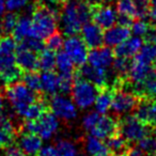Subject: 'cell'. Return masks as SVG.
<instances>
[{
    "instance_id": "cell-51",
    "label": "cell",
    "mask_w": 156,
    "mask_h": 156,
    "mask_svg": "<svg viewBox=\"0 0 156 156\" xmlns=\"http://www.w3.org/2000/svg\"><path fill=\"white\" fill-rule=\"evenodd\" d=\"M3 113V92L0 91V115Z\"/></svg>"
},
{
    "instance_id": "cell-35",
    "label": "cell",
    "mask_w": 156,
    "mask_h": 156,
    "mask_svg": "<svg viewBox=\"0 0 156 156\" xmlns=\"http://www.w3.org/2000/svg\"><path fill=\"white\" fill-rule=\"evenodd\" d=\"M152 29H153V26L150 23H147L143 20H141V18H138V20L133 22L132 24V32L136 37H145L147 39V37L150 34Z\"/></svg>"
},
{
    "instance_id": "cell-40",
    "label": "cell",
    "mask_w": 156,
    "mask_h": 156,
    "mask_svg": "<svg viewBox=\"0 0 156 156\" xmlns=\"http://www.w3.org/2000/svg\"><path fill=\"white\" fill-rule=\"evenodd\" d=\"M135 8H136L137 18H145L149 15L150 8H151V2L150 0H134Z\"/></svg>"
},
{
    "instance_id": "cell-33",
    "label": "cell",
    "mask_w": 156,
    "mask_h": 156,
    "mask_svg": "<svg viewBox=\"0 0 156 156\" xmlns=\"http://www.w3.org/2000/svg\"><path fill=\"white\" fill-rule=\"evenodd\" d=\"M55 147L60 156H78V150L76 145L67 139L57 140Z\"/></svg>"
},
{
    "instance_id": "cell-55",
    "label": "cell",
    "mask_w": 156,
    "mask_h": 156,
    "mask_svg": "<svg viewBox=\"0 0 156 156\" xmlns=\"http://www.w3.org/2000/svg\"><path fill=\"white\" fill-rule=\"evenodd\" d=\"M154 133H155V135H156V125H155V128H154Z\"/></svg>"
},
{
    "instance_id": "cell-2",
    "label": "cell",
    "mask_w": 156,
    "mask_h": 156,
    "mask_svg": "<svg viewBox=\"0 0 156 156\" xmlns=\"http://www.w3.org/2000/svg\"><path fill=\"white\" fill-rule=\"evenodd\" d=\"M16 47L13 37L9 34L0 37V79L5 86L18 81L24 74L16 63Z\"/></svg>"
},
{
    "instance_id": "cell-49",
    "label": "cell",
    "mask_w": 156,
    "mask_h": 156,
    "mask_svg": "<svg viewBox=\"0 0 156 156\" xmlns=\"http://www.w3.org/2000/svg\"><path fill=\"white\" fill-rule=\"evenodd\" d=\"M39 1H42V2H46L48 5H62L63 2H64L65 0H39Z\"/></svg>"
},
{
    "instance_id": "cell-24",
    "label": "cell",
    "mask_w": 156,
    "mask_h": 156,
    "mask_svg": "<svg viewBox=\"0 0 156 156\" xmlns=\"http://www.w3.org/2000/svg\"><path fill=\"white\" fill-rule=\"evenodd\" d=\"M106 145L108 147V150L110 151L111 155H117V154H123L126 153L128 147L127 141L124 139V137L122 136L120 133L112 135L109 138H107Z\"/></svg>"
},
{
    "instance_id": "cell-19",
    "label": "cell",
    "mask_w": 156,
    "mask_h": 156,
    "mask_svg": "<svg viewBox=\"0 0 156 156\" xmlns=\"http://www.w3.org/2000/svg\"><path fill=\"white\" fill-rule=\"evenodd\" d=\"M130 30L128 27L123 26H112L106 29L104 33V43L109 47H115L117 45L121 44L125 40L130 37Z\"/></svg>"
},
{
    "instance_id": "cell-28",
    "label": "cell",
    "mask_w": 156,
    "mask_h": 156,
    "mask_svg": "<svg viewBox=\"0 0 156 156\" xmlns=\"http://www.w3.org/2000/svg\"><path fill=\"white\" fill-rule=\"evenodd\" d=\"M22 80L27 87L33 92H35L39 95H44L42 91V83H41V75L37 74V71L34 72H26L23 74Z\"/></svg>"
},
{
    "instance_id": "cell-26",
    "label": "cell",
    "mask_w": 156,
    "mask_h": 156,
    "mask_svg": "<svg viewBox=\"0 0 156 156\" xmlns=\"http://www.w3.org/2000/svg\"><path fill=\"white\" fill-rule=\"evenodd\" d=\"M134 58L147 65H152L156 60V46L151 42L143 44L140 50L134 56Z\"/></svg>"
},
{
    "instance_id": "cell-9",
    "label": "cell",
    "mask_w": 156,
    "mask_h": 156,
    "mask_svg": "<svg viewBox=\"0 0 156 156\" xmlns=\"http://www.w3.org/2000/svg\"><path fill=\"white\" fill-rule=\"evenodd\" d=\"M91 20L102 29H108L117 23V13L111 5L102 2L91 3Z\"/></svg>"
},
{
    "instance_id": "cell-48",
    "label": "cell",
    "mask_w": 156,
    "mask_h": 156,
    "mask_svg": "<svg viewBox=\"0 0 156 156\" xmlns=\"http://www.w3.org/2000/svg\"><path fill=\"white\" fill-rule=\"evenodd\" d=\"M147 42H153L154 45L156 46V27L152 29V31L150 32V34L147 37Z\"/></svg>"
},
{
    "instance_id": "cell-39",
    "label": "cell",
    "mask_w": 156,
    "mask_h": 156,
    "mask_svg": "<svg viewBox=\"0 0 156 156\" xmlns=\"http://www.w3.org/2000/svg\"><path fill=\"white\" fill-rule=\"evenodd\" d=\"M18 43L23 44V45L26 46L28 49L32 50V51H34L35 54H37V55L45 48V43H44L42 40L37 39V37H26V39L22 40V41L18 42Z\"/></svg>"
},
{
    "instance_id": "cell-34",
    "label": "cell",
    "mask_w": 156,
    "mask_h": 156,
    "mask_svg": "<svg viewBox=\"0 0 156 156\" xmlns=\"http://www.w3.org/2000/svg\"><path fill=\"white\" fill-rule=\"evenodd\" d=\"M115 8H117V12L119 14L127 15L132 18H137L134 0H118Z\"/></svg>"
},
{
    "instance_id": "cell-5",
    "label": "cell",
    "mask_w": 156,
    "mask_h": 156,
    "mask_svg": "<svg viewBox=\"0 0 156 156\" xmlns=\"http://www.w3.org/2000/svg\"><path fill=\"white\" fill-rule=\"evenodd\" d=\"M98 93V87H95L90 81L75 75L71 94L73 101L79 108L87 109L89 107H91L95 102Z\"/></svg>"
},
{
    "instance_id": "cell-50",
    "label": "cell",
    "mask_w": 156,
    "mask_h": 156,
    "mask_svg": "<svg viewBox=\"0 0 156 156\" xmlns=\"http://www.w3.org/2000/svg\"><path fill=\"white\" fill-rule=\"evenodd\" d=\"M5 10V0H0V17L3 15Z\"/></svg>"
},
{
    "instance_id": "cell-14",
    "label": "cell",
    "mask_w": 156,
    "mask_h": 156,
    "mask_svg": "<svg viewBox=\"0 0 156 156\" xmlns=\"http://www.w3.org/2000/svg\"><path fill=\"white\" fill-rule=\"evenodd\" d=\"M16 63L24 73L34 72L39 69V60L37 54L28 49L23 44H17L16 47Z\"/></svg>"
},
{
    "instance_id": "cell-7",
    "label": "cell",
    "mask_w": 156,
    "mask_h": 156,
    "mask_svg": "<svg viewBox=\"0 0 156 156\" xmlns=\"http://www.w3.org/2000/svg\"><path fill=\"white\" fill-rule=\"evenodd\" d=\"M113 95L111 107L113 113L117 115H121L134 110L140 98L130 92L129 90H125L123 88H112Z\"/></svg>"
},
{
    "instance_id": "cell-36",
    "label": "cell",
    "mask_w": 156,
    "mask_h": 156,
    "mask_svg": "<svg viewBox=\"0 0 156 156\" xmlns=\"http://www.w3.org/2000/svg\"><path fill=\"white\" fill-rule=\"evenodd\" d=\"M138 147L144 152L147 155H155L156 154V137L151 134L143 137L138 141Z\"/></svg>"
},
{
    "instance_id": "cell-32",
    "label": "cell",
    "mask_w": 156,
    "mask_h": 156,
    "mask_svg": "<svg viewBox=\"0 0 156 156\" xmlns=\"http://www.w3.org/2000/svg\"><path fill=\"white\" fill-rule=\"evenodd\" d=\"M75 74L72 73H60L57 75V86H58V92L62 94L71 93L72 87H73Z\"/></svg>"
},
{
    "instance_id": "cell-44",
    "label": "cell",
    "mask_w": 156,
    "mask_h": 156,
    "mask_svg": "<svg viewBox=\"0 0 156 156\" xmlns=\"http://www.w3.org/2000/svg\"><path fill=\"white\" fill-rule=\"evenodd\" d=\"M37 156H60V155H59L58 151H57L55 147L46 145L44 147H41V150L39 151Z\"/></svg>"
},
{
    "instance_id": "cell-53",
    "label": "cell",
    "mask_w": 156,
    "mask_h": 156,
    "mask_svg": "<svg viewBox=\"0 0 156 156\" xmlns=\"http://www.w3.org/2000/svg\"><path fill=\"white\" fill-rule=\"evenodd\" d=\"M111 156H127L126 153H123V154H117V155H111Z\"/></svg>"
},
{
    "instance_id": "cell-27",
    "label": "cell",
    "mask_w": 156,
    "mask_h": 156,
    "mask_svg": "<svg viewBox=\"0 0 156 156\" xmlns=\"http://www.w3.org/2000/svg\"><path fill=\"white\" fill-rule=\"evenodd\" d=\"M39 69L43 72L54 71L56 67V51L51 49H43L37 56Z\"/></svg>"
},
{
    "instance_id": "cell-42",
    "label": "cell",
    "mask_w": 156,
    "mask_h": 156,
    "mask_svg": "<svg viewBox=\"0 0 156 156\" xmlns=\"http://www.w3.org/2000/svg\"><path fill=\"white\" fill-rule=\"evenodd\" d=\"M29 0H5V8L9 11L13 12L16 10H20L27 5Z\"/></svg>"
},
{
    "instance_id": "cell-22",
    "label": "cell",
    "mask_w": 156,
    "mask_h": 156,
    "mask_svg": "<svg viewBox=\"0 0 156 156\" xmlns=\"http://www.w3.org/2000/svg\"><path fill=\"white\" fill-rule=\"evenodd\" d=\"M112 95L113 89L110 87H106L98 90V96H96L95 102H94L95 109L98 113L105 115L110 109L111 103H112Z\"/></svg>"
},
{
    "instance_id": "cell-29",
    "label": "cell",
    "mask_w": 156,
    "mask_h": 156,
    "mask_svg": "<svg viewBox=\"0 0 156 156\" xmlns=\"http://www.w3.org/2000/svg\"><path fill=\"white\" fill-rule=\"evenodd\" d=\"M56 67L60 73H72L75 74L76 67L71 57L65 51H59L56 55Z\"/></svg>"
},
{
    "instance_id": "cell-54",
    "label": "cell",
    "mask_w": 156,
    "mask_h": 156,
    "mask_svg": "<svg viewBox=\"0 0 156 156\" xmlns=\"http://www.w3.org/2000/svg\"><path fill=\"white\" fill-rule=\"evenodd\" d=\"M154 66H155V69H156V60L154 61Z\"/></svg>"
},
{
    "instance_id": "cell-23",
    "label": "cell",
    "mask_w": 156,
    "mask_h": 156,
    "mask_svg": "<svg viewBox=\"0 0 156 156\" xmlns=\"http://www.w3.org/2000/svg\"><path fill=\"white\" fill-rule=\"evenodd\" d=\"M42 91L44 95L52 98L58 92L57 86V75L54 71H45L41 75Z\"/></svg>"
},
{
    "instance_id": "cell-3",
    "label": "cell",
    "mask_w": 156,
    "mask_h": 156,
    "mask_svg": "<svg viewBox=\"0 0 156 156\" xmlns=\"http://www.w3.org/2000/svg\"><path fill=\"white\" fill-rule=\"evenodd\" d=\"M3 95L8 98L16 115H18L20 117H24L29 105L34 103L39 98L44 96L37 94L29 89L24 83H20V81L5 86Z\"/></svg>"
},
{
    "instance_id": "cell-16",
    "label": "cell",
    "mask_w": 156,
    "mask_h": 156,
    "mask_svg": "<svg viewBox=\"0 0 156 156\" xmlns=\"http://www.w3.org/2000/svg\"><path fill=\"white\" fill-rule=\"evenodd\" d=\"M115 52L112 49H110L109 46H100L88 52V62L96 67L107 69L112 64Z\"/></svg>"
},
{
    "instance_id": "cell-21",
    "label": "cell",
    "mask_w": 156,
    "mask_h": 156,
    "mask_svg": "<svg viewBox=\"0 0 156 156\" xmlns=\"http://www.w3.org/2000/svg\"><path fill=\"white\" fill-rule=\"evenodd\" d=\"M83 142L86 151L90 156H111L106 143H104L102 139L98 137L89 135L85 138Z\"/></svg>"
},
{
    "instance_id": "cell-45",
    "label": "cell",
    "mask_w": 156,
    "mask_h": 156,
    "mask_svg": "<svg viewBox=\"0 0 156 156\" xmlns=\"http://www.w3.org/2000/svg\"><path fill=\"white\" fill-rule=\"evenodd\" d=\"M133 20H134V18L129 17V16H127V15H122V14L117 15L118 25H120V26H123V27H128V28H129V27L132 26V24H133Z\"/></svg>"
},
{
    "instance_id": "cell-20",
    "label": "cell",
    "mask_w": 156,
    "mask_h": 156,
    "mask_svg": "<svg viewBox=\"0 0 156 156\" xmlns=\"http://www.w3.org/2000/svg\"><path fill=\"white\" fill-rule=\"evenodd\" d=\"M20 147L26 156H37L42 147V138L35 134H20Z\"/></svg>"
},
{
    "instance_id": "cell-46",
    "label": "cell",
    "mask_w": 156,
    "mask_h": 156,
    "mask_svg": "<svg viewBox=\"0 0 156 156\" xmlns=\"http://www.w3.org/2000/svg\"><path fill=\"white\" fill-rule=\"evenodd\" d=\"M151 2V8H150V12H149V18H150V24L152 26L155 25L156 26V0H150Z\"/></svg>"
},
{
    "instance_id": "cell-17",
    "label": "cell",
    "mask_w": 156,
    "mask_h": 156,
    "mask_svg": "<svg viewBox=\"0 0 156 156\" xmlns=\"http://www.w3.org/2000/svg\"><path fill=\"white\" fill-rule=\"evenodd\" d=\"M81 37L89 49L100 47L104 43V32L95 23H87L81 27Z\"/></svg>"
},
{
    "instance_id": "cell-15",
    "label": "cell",
    "mask_w": 156,
    "mask_h": 156,
    "mask_svg": "<svg viewBox=\"0 0 156 156\" xmlns=\"http://www.w3.org/2000/svg\"><path fill=\"white\" fill-rule=\"evenodd\" d=\"M92 136L100 139H107L112 135L119 133V121L110 115H103L100 117L96 125L90 130Z\"/></svg>"
},
{
    "instance_id": "cell-41",
    "label": "cell",
    "mask_w": 156,
    "mask_h": 156,
    "mask_svg": "<svg viewBox=\"0 0 156 156\" xmlns=\"http://www.w3.org/2000/svg\"><path fill=\"white\" fill-rule=\"evenodd\" d=\"M98 119H100V113L98 111H91V112L87 113L83 119V127L86 130L90 132L96 125Z\"/></svg>"
},
{
    "instance_id": "cell-12",
    "label": "cell",
    "mask_w": 156,
    "mask_h": 156,
    "mask_svg": "<svg viewBox=\"0 0 156 156\" xmlns=\"http://www.w3.org/2000/svg\"><path fill=\"white\" fill-rule=\"evenodd\" d=\"M135 110V117L149 126L156 125V98H140Z\"/></svg>"
},
{
    "instance_id": "cell-47",
    "label": "cell",
    "mask_w": 156,
    "mask_h": 156,
    "mask_svg": "<svg viewBox=\"0 0 156 156\" xmlns=\"http://www.w3.org/2000/svg\"><path fill=\"white\" fill-rule=\"evenodd\" d=\"M127 156H147V154L142 151L139 147H130L126 151Z\"/></svg>"
},
{
    "instance_id": "cell-10",
    "label": "cell",
    "mask_w": 156,
    "mask_h": 156,
    "mask_svg": "<svg viewBox=\"0 0 156 156\" xmlns=\"http://www.w3.org/2000/svg\"><path fill=\"white\" fill-rule=\"evenodd\" d=\"M75 75L83 78L86 80L93 83L98 89L109 87L108 86V74L106 72V69L102 67H96L91 64H83L79 66L75 72Z\"/></svg>"
},
{
    "instance_id": "cell-30",
    "label": "cell",
    "mask_w": 156,
    "mask_h": 156,
    "mask_svg": "<svg viewBox=\"0 0 156 156\" xmlns=\"http://www.w3.org/2000/svg\"><path fill=\"white\" fill-rule=\"evenodd\" d=\"M17 130L15 126H0V150L15 143Z\"/></svg>"
},
{
    "instance_id": "cell-31",
    "label": "cell",
    "mask_w": 156,
    "mask_h": 156,
    "mask_svg": "<svg viewBox=\"0 0 156 156\" xmlns=\"http://www.w3.org/2000/svg\"><path fill=\"white\" fill-rule=\"evenodd\" d=\"M130 61L127 58H122V57H117L112 62L113 72L117 76V80H125L127 78V74L129 71Z\"/></svg>"
},
{
    "instance_id": "cell-25",
    "label": "cell",
    "mask_w": 156,
    "mask_h": 156,
    "mask_svg": "<svg viewBox=\"0 0 156 156\" xmlns=\"http://www.w3.org/2000/svg\"><path fill=\"white\" fill-rule=\"evenodd\" d=\"M31 32V18L27 16L20 17L16 23L15 28L13 29V37L16 42H20L22 40L30 37Z\"/></svg>"
},
{
    "instance_id": "cell-52",
    "label": "cell",
    "mask_w": 156,
    "mask_h": 156,
    "mask_svg": "<svg viewBox=\"0 0 156 156\" xmlns=\"http://www.w3.org/2000/svg\"><path fill=\"white\" fill-rule=\"evenodd\" d=\"M91 3H95V2H101V0H89Z\"/></svg>"
},
{
    "instance_id": "cell-11",
    "label": "cell",
    "mask_w": 156,
    "mask_h": 156,
    "mask_svg": "<svg viewBox=\"0 0 156 156\" xmlns=\"http://www.w3.org/2000/svg\"><path fill=\"white\" fill-rule=\"evenodd\" d=\"M50 111L56 117L60 118L63 121H72L77 115L76 107L69 98L62 95H54L50 98Z\"/></svg>"
},
{
    "instance_id": "cell-1",
    "label": "cell",
    "mask_w": 156,
    "mask_h": 156,
    "mask_svg": "<svg viewBox=\"0 0 156 156\" xmlns=\"http://www.w3.org/2000/svg\"><path fill=\"white\" fill-rule=\"evenodd\" d=\"M60 10L61 8H52L40 1L34 3V9L31 13L30 37L44 41L57 31V22L60 17Z\"/></svg>"
},
{
    "instance_id": "cell-8",
    "label": "cell",
    "mask_w": 156,
    "mask_h": 156,
    "mask_svg": "<svg viewBox=\"0 0 156 156\" xmlns=\"http://www.w3.org/2000/svg\"><path fill=\"white\" fill-rule=\"evenodd\" d=\"M64 51L71 57L74 64L77 67L81 66L88 61V49L83 37L78 35L69 37L63 43Z\"/></svg>"
},
{
    "instance_id": "cell-18",
    "label": "cell",
    "mask_w": 156,
    "mask_h": 156,
    "mask_svg": "<svg viewBox=\"0 0 156 156\" xmlns=\"http://www.w3.org/2000/svg\"><path fill=\"white\" fill-rule=\"evenodd\" d=\"M143 45V39L140 37H128L121 44L117 45L115 47V57H122V58H132L137 52L140 50V48Z\"/></svg>"
},
{
    "instance_id": "cell-37",
    "label": "cell",
    "mask_w": 156,
    "mask_h": 156,
    "mask_svg": "<svg viewBox=\"0 0 156 156\" xmlns=\"http://www.w3.org/2000/svg\"><path fill=\"white\" fill-rule=\"evenodd\" d=\"M18 18H20V16L16 13H14V12L10 11L8 14H5V17L2 18V20L0 22L3 34H9V33H11L13 31V29L16 26V23H17Z\"/></svg>"
},
{
    "instance_id": "cell-4",
    "label": "cell",
    "mask_w": 156,
    "mask_h": 156,
    "mask_svg": "<svg viewBox=\"0 0 156 156\" xmlns=\"http://www.w3.org/2000/svg\"><path fill=\"white\" fill-rule=\"evenodd\" d=\"M59 20H61L62 33L65 37H73L80 32L83 24L79 20L78 0H65L61 5Z\"/></svg>"
},
{
    "instance_id": "cell-43",
    "label": "cell",
    "mask_w": 156,
    "mask_h": 156,
    "mask_svg": "<svg viewBox=\"0 0 156 156\" xmlns=\"http://www.w3.org/2000/svg\"><path fill=\"white\" fill-rule=\"evenodd\" d=\"M5 156H26V155L23 152V150L20 149V145L13 143L12 145H10V147H8L5 149Z\"/></svg>"
},
{
    "instance_id": "cell-6",
    "label": "cell",
    "mask_w": 156,
    "mask_h": 156,
    "mask_svg": "<svg viewBox=\"0 0 156 156\" xmlns=\"http://www.w3.org/2000/svg\"><path fill=\"white\" fill-rule=\"evenodd\" d=\"M119 133L127 142H138L151 134L150 126L137 119L135 115H126L119 120Z\"/></svg>"
},
{
    "instance_id": "cell-38",
    "label": "cell",
    "mask_w": 156,
    "mask_h": 156,
    "mask_svg": "<svg viewBox=\"0 0 156 156\" xmlns=\"http://www.w3.org/2000/svg\"><path fill=\"white\" fill-rule=\"evenodd\" d=\"M63 37L59 31H55L52 34H50L45 40V46L48 49H51L54 51H58L63 46Z\"/></svg>"
},
{
    "instance_id": "cell-13",
    "label": "cell",
    "mask_w": 156,
    "mask_h": 156,
    "mask_svg": "<svg viewBox=\"0 0 156 156\" xmlns=\"http://www.w3.org/2000/svg\"><path fill=\"white\" fill-rule=\"evenodd\" d=\"M128 85L132 89L130 92L136 94L139 98H156V69H152L141 83Z\"/></svg>"
}]
</instances>
